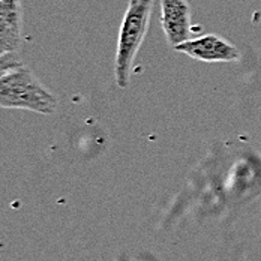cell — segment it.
Segmentation results:
<instances>
[{"instance_id":"1","label":"cell","mask_w":261,"mask_h":261,"mask_svg":"<svg viewBox=\"0 0 261 261\" xmlns=\"http://www.w3.org/2000/svg\"><path fill=\"white\" fill-rule=\"evenodd\" d=\"M155 0H129L123 15L114 59V79L120 89H128L137 53L150 24Z\"/></svg>"},{"instance_id":"2","label":"cell","mask_w":261,"mask_h":261,"mask_svg":"<svg viewBox=\"0 0 261 261\" xmlns=\"http://www.w3.org/2000/svg\"><path fill=\"white\" fill-rule=\"evenodd\" d=\"M0 105L48 116L57 110V98L23 63L0 72Z\"/></svg>"},{"instance_id":"3","label":"cell","mask_w":261,"mask_h":261,"mask_svg":"<svg viewBox=\"0 0 261 261\" xmlns=\"http://www.w3.org/2000/svg\"><path fill=\"white\" fill-rule=\"evenodd\" d=\"M174 50L206 63H228L242 59V54L234 44L213 33L191 38L177 45Z\"/></svg>"},{"instance_id":"4","label":"cell","mask_w":261,"mask_h":261,"mask_svg":"<svg viewBox=\"0 0 261 261\" xmlns=\"http://www.w3.org/2000/svg\"><path fill=\"white\" fill-rule=\"evenodd\" d=\"M161 24L167 42L176 48L192 38L189 0H161Z\"/></svg>"},{"instance_id":"5","label":"cell","mask_w":261,"mask_h":261,"mask_svg":"<svg viewBox=\"0 0 261 261\" xmlns=\"http://www.w3.org/2000/svg\"><path fill=\"white\" fill-rule=\"evenodd\" d=\"M20 0H0V54H18L23 41Z\"/></svg>"}]
</instances>
